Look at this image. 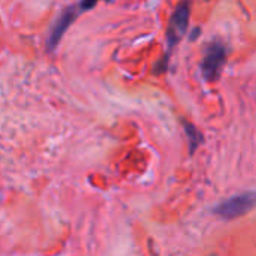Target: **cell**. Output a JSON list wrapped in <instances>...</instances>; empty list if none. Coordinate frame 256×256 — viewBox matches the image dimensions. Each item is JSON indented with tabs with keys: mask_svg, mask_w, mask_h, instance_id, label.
Returning <instances> with one entry per match:
<instances>
[{
	"mask_svg": "<svg viewBox=\"0 0 256 256\" xmlns=\"http://www.w3.org/2000/svg\"><path fill=\"white\" fill-rule=\"evenodd\" d=\"M226 60V48L222 42L216 40L212 42L207 46V52L204 56V60L201 63V70L202 75L207 81L213 82L218 81L222 72V68Z\"/></svg>",
	"mask_w": 256,
	"mask_h": 256,
	"instance_id": "3",
	"label": "cell"
},
{
	"mask_svg": "<svg viewBox=\"0 0 256 256\" xmlns=\"http://www.w3.org/2000/svg\"><path fill=\"white\" fill-rule=\"evenodd\" d=\"M189 18H190V4L189 3H180L170 21V27L166 32V39H168V46L174 48V45L183 38V34L188 30V24H189Z\"/></svg>",
	"mask_w": 256,
	"mask_h": 256,
	"instance_id": "4",
	"label": "cell"
},
{
	"mask_svg": "<svg viewBox=\"0 0 256 256\" xmlns=\"http://www.w3.org/2000/svg\"><path fill=\"white\" fill-rule=\"evenodd\" d=\"M183 124H184L186 136H188V141H189V153L194 154L195 150L202 144V134L190 122H183Z\"/></svg>",
	"mask_w": 256,
	"mask_h": 256,
	"instance_id": "5",
	"label": "cell"
},
{
	"mask_svg": "<svg viewBox=\"0 0 256 256\" xmlns=\"http://www.w3.org/2000/svg\"><path fill=\"white\" fill-rule=\"evenodd\" d=\"M255 207L256 192H243V194H238L236 196H231V198L219 202L213 208V213L222 219L231 220V219H237V218L248 214Z\"/></svg>",
	"mask_w": 256,
	"mask_h": 256,
	"instance_id": "1",
	"label": "cell"
},
{
	"mask_svg": "<svg viewBox=\"0 0 256 256\" xmlns=\"http://www.w3.org/2000/svg\"><path fill=\"white\" fill-rule=\"evenodd\" d=\"M94 6V2H80L76 4H70L66 9H63V12L60 14L58 20L54 22L50 36H48V48L54 50L57 46V44L60 42L62 36L64 34V32L69 28V26L76 20V16L80 14H82L84 10L90 9Z\"/></svg>",
	"mask_w": 256,
	"mask_h": 256,
	"instance_id": "2",
	"label": "cell"
}]
</instances>
